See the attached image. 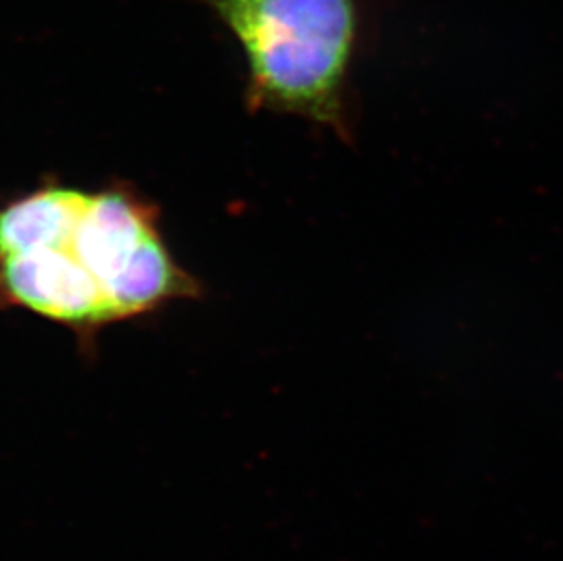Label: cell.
<instances>
[{"label": "cell", "instance_id": "1", "mask_svg": "<svg viewBox=\"0 0 563 561\" xmlns=\"http://www.w3.org/2000/svg\"><path fill=\"white\" fill-rule=\"evenodd\" d=\"M229 30L246 63L251 112L290 113L346 135L356 0H194Z\"/></svg>", "mask_w": 563, "mask_h": 561}, {"label": "cell", "instance_id": "2", "mask_svg": "<svg viewBox=\"0 0 563 561\" xmlns=\"http://www.w3.org/2000/svg\"><path fill=\"white\" fill-rule=\"evenodd\" d=\"M90 190L49 180L0 205V310L21 308L82 343L115 324L75 243Z\"/></svg>", "mask_w": 563, "mask_h": 561}, {"label": "cell", "instance_id": "3", "mask_svg": "<svg viewBox=\"0 0 563 561\" xmlns=\"http://www.w3.org/2000/svg\"><path fill=\"white\" fill-rule=\"evenodd\" d=\"M75 239L115 323L201 296L166 244L159 210L130 185L90 190Z\"/></svg>", "mask_w": 563, "mask_h": 561}]
</instances>
